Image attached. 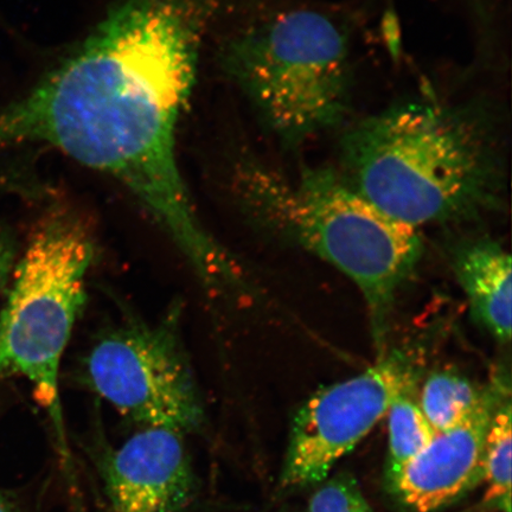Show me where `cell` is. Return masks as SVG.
<instances>
[{
	"instance_id": "1",
	"label": "cell",
	"mask_w": 512,
	"mask_h": 512,
	"mask_svg": "<svg viewBox=\"0 0 512 512\" xmlns=\"http://www.w3.org/2000/svg\"><path fill=\"white\" fill-rule=\"evenodd\" d=\"M221 0H124L27 93L0 108V151L43 146L113 179L210 294L240 266L208 232L182 174L178 127Z\"/></svg>"
},
{
	"instance_id": "2",
	"label": "cell",
	"mask_w": 512,
	"mask_h": 512,
	"mask_svg": "<svg viewBox=\"0 0 512 512\" xmlns=\"http://www.w3.org/2000/svg\"><path fill=\"white\" fill-rule=\"evenodd\" d=\"M505 133L501 106L484 96L403 100L344 131L337 171L405 226L475 219L501 206Z\"/></svg>"
},
{
	"instance_id": "3",
	"label": "cell",
	"mask_w": 512,
	"mask_h": 512,
	"mask_svg": "<svg viewBox=\"0 0 512 512\" xmlns=\"http://www.w3.org/2000/svg\"><path fill=\"white\" fill-rule=\"evenodd\" d=\"M230 200L262 232L303 247L337 268L366 300L371 331L383 348L396 294L422 254L418 229L381 213L334 168H278L251 146L228 157Z\"/></svg>"
},
{
	"instance_id": "4",
	"label": "cell",
	"mask_w": 512,
	"mask_h": 512,
	"mask_svg": "<svg viewBox=\"0 0 512 512\" xmlns=\"http://www.w3.org/2000/svg\"><path fill=\"white\" fill-rule=\"evenodd\" d=\"M224 74L286 151L303 149L348 120L355 74L347 30L306 5L266 10L221 49Z\"/></svg>"
},
{
	"instance_id": "5",
	"label": "cell",
	"mask_w": 512,
	"mask_h": 512,
	"mask_svg": "<svg viewBox=\"0 0 512 512\" xmlns=\"http://www.w3.org/2000/svg\"><path fill=\"white\" fill-rule=\"evenodd\" d=\"M96 249L92 230L78 211L51 204L18 254L0 310V381L27 380L57 431L63 356L87 303Z\"/></svg>"
},
{
	"instance_id": "6",
	"label": "cell",
	"mask_w": 512,
	"mask_h": 512,
	"mask_svg": "<svg viewBox=\"0 0 512 512\" xmlns=\"http://www.w3.org/2000/svg\"><path fill=\"white\" fill-rule=\"evenodd\" d=\"M182 305L162 317L127 313L95 338L81 380L98 398L145 427L200 432L207 414L182 331Z\"/></svg>"
},
{
	"instance_id": "7",
	"label": "cell",
	"mask_w": 512,
	"mask_h": 512,
	"mask_svg": "<svg viewBox=\"0 0 512 512\" xmlns=\"http://www.w3.org/2000/svg\"><path fill=\"white\" fill-rule=\"evenodd\" d=\"M419 373L418 352L396 349L350 379L317 390L292 422L281 485L325 482L332 467L373 430Z\"/></svg>"
},
{
	"instance_id": "8",
	"label": "cell",
	"mask_w": 512,
	"mask_h": 512,
	"mask_svg": "<svg viewBox=\"0 0 512 512\" xmlns=\"http://www.w3.org/2000/svg\"><path fill=\"white\" fill-rule=\"evenodd\" d=\"M184 435L145 427L125 444L102 452L98 467L111 512H185L197 479Z\"/></svg>"
},
{
	"instance_id": "9",
	"label": "cell",
	"mask_w": 512,
	"mask_h": 512,
	"mask_svg": "<svg viewBox=\"0 0 512 512\" xmlns=\"http://www.w3.org/2000/svg\"><path fill=\"white\" fill-rule=\"evenodd\" d=\"M508 379L495 377L489 398L469 419L435 434L402 471L393 491L415 512H434L457 501L483 479L486 433L499 393Z\"/></svg>"
},
{
	"instance_id": "10",
	"label": "cell",
	"mask_w": 512,
	"mask_h": 512,
	"mask_svg": "<svg viewBox=\"0 0 512 512\" xmlns=\"http://www.w3.org/2000/svg\"><path fill=\"white\" fill-rule=\"evenodd\" d=\"M454 273L473 316L498 342L511 338V256L494 240L467 243L454 255Z\"/></svg>"
},
{
	"instance_id": "11",
	"label": "cell",
	"mask_w": 512,
	"mask_h": 512,
	"mask_svg": "<svg viewBox=\"0 0 512 512\" xmlns=\"http://www.w3.org/2000/svg\"><path fill=\"white\" fill-rule=\"evenodd\" d=\"M490 386L475 382L453 370L434 371L421 388L419 407L435 433L456 427L489 398Z\"/></svg>"
},
{
	"instance_id": "12",
	"label": "cell",
	"mask_w": 512,
	"mask_h": 512,
	"mask_svg": "<svg viewBox=\"0 0 512 512\" xmlns=\"http://www.w3.org/2000/svg\"><path fill=\"white\" fill-rule=\"evenodd\" d=\"M511 386L508 379L498 395L486 433L483 479L488 484L485 503L511 512Z\"/></svg>"
},
{
	"instance_id": "13",
	"label": "cell",
	"mask_w": 512,
	"mask_h": 512,
	"mask_svg": "<svg viewBox=\"0 0 512 512\" xmlns=\"http://www.w3.org/2000/svg\"><path fill=\"white\" fill-rule=\"evenodd\" d=\"M389 456L388 482L394 488L406 466L430 445L435 431L414 400L411 392L403 393L388 411Z\"/></svg>"
},
{
	"instance_id": "14",
	"label": "cell",
	"mask_w": 512,
	"mask_h": 512,
	"mask_svg": "<svg viewBox=\"0 0 512 512\" xmlns=\"http://www.w3.org/2000/svg\"><path fill=\"white\" fill-rule=\"evenodd\" d=\"M309 512H375L357 480L342 473L326 480L310 499Z\"/></svg>"
},
{
	"instance_id": "15",
	"label": "cell",
	"mask_w": 512,
	"mask_h": 512,
	"mask_svg": "<svg viewBox=\"0 0 512 512\" xmlns=\"http://www.w3.org/2000/svg\"><path fill=\"white\" fill-rule=\"evenodd\" d=\"M19 249L15 235L0 226V294L8 288L16 265Z\"/></svg>"
},
{
	"instance_id": "16",
	"label": "cell",
	"mask_w": 512,
	"mask_h": 512,
	"mask_svg": "<svg viewBox=\"0 0 512 512\" xmlns=\"http://www.w3.org/2000/svg\"><path fill=\"white\" fill-rule=\"evenodd\" d=\"M473 17L478 29H488L490 24L494 22L492 15L494 10L491 9L490 0H469Z\"/></svg>"
},
{
	"instance_id": "17",
	"label": "cell",
	"mask_w": 512,
	"mask_h": 512,
	"mask_svg": "<svg viewBox=\"0 0 512 512\" xmlns=\"http://www.w3.org/2000/svg\"><path fill=\"white\" fill-rule=\"evenodd\" d=\"M0 512H23V510L9 494L0 489Z\"/></svg>"
}]
</instances>
